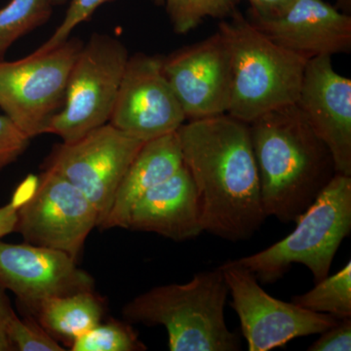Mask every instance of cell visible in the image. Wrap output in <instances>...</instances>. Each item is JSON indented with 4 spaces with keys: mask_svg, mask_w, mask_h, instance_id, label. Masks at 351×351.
<instances>
[{
    "mask_svg": "<svg viewBox=\"0 0 351 351\" xmlns=\"http://www.w3.org/2000/svg\"><path fill=\"white\" fill-rule=\"evenodd\" d=\"M20 203L19 197L15 195L8 204L0 207V239L15 232L17 210Z\"/></svg>",
    "mask_w": 351,
    "mask_h": 351,
    "instance_id": "obj_28",
    "label": "cell"
},
{
    "mask_svg": "<svg viewBox=\"0 0 351 351\" xmlns=\"http://www.w3.org/2000/svg\"><path fill=\"white\" fill-rule=\"evenodd\" d=\"M182 165L177 131L145 142L120 182L110 211L99 228L128 230L132 209L138 199L172 177Z\"/></svg>",
    "mask_w": 351,
    "mask_h": 351,
    "instance_id": "obj_17",
    "label": "cell"
},
{
    "mask_svg": "<svg viewBox=\"0 0 351 351\" xmlns=\"http://www.w3.org/2000/svg\"><path fill=\"white\" fill-rule=\"evenodd\" d=\"M311 290L294 295L295 306L316 313L329 314L338 320L351 318V263L339 271L315 283Z\"/></svg>",
    "mask_w": 351,
    "mask_h": 351,
    "instance_id": "obj_19",
    "label": "cell"
},
{
    "mask_svg": "<svg viewBox=\"0 0 351 351\" xmlns=\"http://www.w3.org/2000/svg\"><path fill=\"white\" fill-rule=\"evenodd\" d=\"M309 351H350L351 318L339 320L334 326L321 332L320 338L307 348Z\"/></svg>",
    "mask_w": 351,
    "mask_h": 351,
    "instance_id": "obj_26",
    "label": "cell"
},
{
    "mask_svg": "<svg viewBox=\"0 0 351 351\" xmlns=\"http://www.w3.org/2000/svg\"><path fill=\"white\" fill-rule=\"evenodd\" d=\"M223 270L198 272L189 282L156 286L122 308L127 322L163 326L171 351H237L241 341L225 319Z\"/></svg>",
    "mask_w": 351,
    "mask_h": 351,
    "instance_id": "obj_3",
    "label": "cell"
},
{
    "mask_svg": "<svg viewBox=\"0 0 351 351\" xmlns=\"http://www.w3.org/2000/svg\"><path fill=\"white\" fill-rule=\"evenodd\" d=\"M99 223L100 215L80 189L43 170L32 193L18 207L15 232L25 243L56 249L77 261Z\"/></svg>",
    "mask_w": 351,
    "mask_h": 351,
    "instance_id": "obj_9",
    "label": "cell"
},
{
    "mask_svg": "<svg viewBox=\"0 0 351 351\" xmlns=\"http://www.w3.org/2000/svg\"><path fill=\"white\" fill-rule=\"evenodd\" d=\"M250 9L248 12L258 16H270L292 3L294 0H248Z\"/></svg>",
    "mask_w": 351,
    "mask_h": 351,
    "instance_id": "obj_29",
    "label": "cell"
},
{
    "mask_svg": "<svg viewBox=\"0 0 351 351\" xmlns=\"http://www.w3.org/2000/svg\"><path fill=\"white\" fill-rule=\"evenodd\" d=\"M247 19L270 40L307 60L351 51V15L324 0H294L270 16Z\"/></svg>",
    "mask_w": 351,
    "mask_h": 351,
    "instance_id": "obj_15",
    "label": "cell"
},
{
    "mask_svg": "<svg viewBox=\"0 0 351 351\" xmlns=\"http://www.w3.org/2000/svg\"><path fill=\"white\" fill-rule=\"evenodd\" d=\"M295 223L293 232L269 248L228 262L250 270L263 283L276 282L294 263L311 270L315 283L326 278L351 232V176L335 175Z\"/></svg>",
    "mask_w": 351,
    "mask_h": 351,
    "instance_id": "obj_5",
    "label": "cell"
},
{
    "mask_svg": "<svg viewBox=\"0 0 351 351\" xmlns=\"http://www.w3.org/2000/svg\"><path fill=\"white\" fill-rule=\"evenodd\" d=\"M249 126L265 216L295 223L337 174L332 154L295 104Z\"/></svg>",
    "mask_w": 351,
    "mask_h": 351,
    "instance_id": "obj_2",
    "label": "cell"
},
{
    "mask_svg": "<svg viewBox=\"0 0 351 351\" xmlns=\"http://www.w3.org/2000/svg\"><path fill=\"white\" fill-rule=\"evenodd\" d=\"M163 57H129L108 123L142 142L173 133L186 121L165 77Z\"/></svg>",
    "mask_w": 351,
    "mask_h": 351,
    "instance_id": "obj_11",
    "label": "cell"
},
{
    "mask_svg": "<svg viewBox=\"0 0 351 351\" xmlns=\"http://www.w3.org/2000/svg\"><path fill=\"white\" fill-rule=\"evenodd\" d=\"M128 230L156 233L177 242L203 232L197 191L186 166L138 199L132 209Z\"/></svg>",
    "mask_w": 351,
    "mask_h": 351,
    "instance_id": "obj_16",
    "label": "cell"
},
{
    "mask_svg": "<svg viewBox=\"0 0 351 351\" xmlns=\"http://www.w3.org/2000/svg\"><path fill=\"white\" fill-rule=\"evenodd\" d=\"M53 3L54 4H59V3H63V2L66 1V0H52Z\"/></svg>",
    "mask_w": 351,
    "mask_h": 351,
    "instance_id": "obj_31",
    "label": "cell"
},
{
    "mask_svg": "<svg viewBox=\"0 0 351 351\" xmlns=\"http://www.w3.org/2000/svg\"><path fill=\"white\" fill-rule=\"evenodd\" d=\"M144 144L107 123L75 142L55 145L43 167L68 180L84 193L100 215V226L120 182Z\"/></svg>",
    "mask_w": 351,
    "mask_h": 351,
    "instance_id": "obj_8",
    "label": "cell"
},
{
    "mask_svg": "<svg viewBox=\"0 0 351 351\" xmlns=\"http://www.w3.org/2000/svg\"><path fill=\"white\" fill-rule=\"evenodd\" d=\"M105 313L103 301L94 291L53 298L43 302L34 314L55 339L73 343L101 323Z\"/></svg>",
    "mask_w": 351,
    "mask_h": 351,
    "instance_id": "obj_18",
    "label": "cell"
},
{
    "mask_svg": "<svg viewBox=\"0 0 351 351\" xmlns=\"http://www.w3.org/2000/svg\"><path fill=\"white\" fill-rule=\"evenodd\" d=\"M53 5L52 0H10L0 8V62L14 43L50 19Z\"/></svg>",
    "mask_w": 351,
    "mask_h": 351,
    "instance_id": "obj_20",
    "label": "cell"
},
{
    "mask_svg": "<svg viewBox=\"0 0 351 351\" xmlns=\"http://www.w3.org/2000/svg\"><path fill=\"white\" fill-rule=\"evenodd\" d=\"M177 135L197 191L203 232L232 242L251 239L267 217L249 124L218 115L184 122Z\"/></svg>",
    "mask_w": 351,
    "mask_h": 351,
    "instance_id": "obj_1",
    "label": "cell"
},
{
    "mask_svg": "<svg viewBox=\"0 0 351 351\" xmlns=\"http://www.w3.org/2000/svg\"><path fill=\"white\" fill-rule=\"evenodd\" d=\"M0 285L34 313L47 300L94 291L95 280L64 252L0 241Z\"/></svg>",
    "mask_w": 351,
    "mask_h": 351,
    "instance_id": "obj_13",
    "label": "cell"
},
{
    "mask_svg": "<svg viewBox=\"0 0 351 351\" xmlns=\"http://www.w3.org/2000/svg\"><path fill=\"white\" fill-rule=\"evenodd\" d=\"M29 141L5 114L0 115V170L15 162L27 151Z\"/></svg>",
    "mask_w": 351,
    "mask_h": 351,
    "instance_id": "obj_25",
    "label": "cell"
},
{
    "mask_svg": "<svg viewBox=\"0 0 351 351\" xmlns=\"http://www.w3.org/2000/svg\"><path fill=\"white\" fill-rule=\"evenodd\" d=\"M5 291L0 285V351H12V346L7 336V329L15 311L11 306Z\"/></svg>",
    "mask_w": 351,
    "mask_h": 351,
    "instance_id": "obj_27",
    "label": "cell"
},
{
    "mask_svg": "<svg viewBox=\"0 0 351 351\" xmlns=\"http://www.w3.org/2000/svg\"><path fill=\"white\" fill-rule=\"evenodd\" d=\"M83 43L69 38L46 52L0 62V108L29 138L46 134L63 108L69 73Z\"/></svg>",
    "mask_w": 351,
    "mask_h": 351,
    "instance_id": "obj_7",
    "label": "cell"
},
{
    "mask_svg": "<svg viewBox=\"0 0 351 351\" xmlns=\"http://www.w3.org/2000/svg\"><path fill=\"white\" fill-rule=\"evenodd\" d=\"M219 269L250 351L282 348L293 339L321 334L339 322L329 314L313 313L271 297L250 270L228 262Z\"/></svg>",
    "mask_w": 351,
    "mask_h": 351,
    "instance_id": "obj_10",
    "label": "cell"
},
{
    "mask_svg": "<svg viewBox=\"0 0 351 351\" xmlns=\"http://www.w3.org/2000/svg\"><path fill=\"white\" fill-rule=\"evenodd\" d=\"M219 32L232 56L228 114L250 124L265 113L297 103L306 58L270 40L239 9L219 22Z\"/></svg>",
    "mask_w": 351,
    "mask_h": 351,
    "instance_id": "obj_4",
    "label": "cell"
},
{
    "mask_svg": "<svg viewBox=\"0 0 351 351\" xmlns=\"http://www.w3.org/2000/svg\"><path fill=\"white\" fill-rule=\"evenodd\" d=\"M108 1L112 0H71L63 22L53 32L49 39L36 50V52H46L68 40L71 32L78 25L89 19L99 7Z\"/></svg>",
    "mask_w": 351,
    "mask_h": 351,
    "instance_id": "obj_24",
    "label": "cell"
},
{
    "mask_svg": "<svg viewBox=\"0 0 351 351\" xmlns=\"http://www.w3.org/2000/svg\"><path fill=\"white\" fill-rule=\"evenodd\" d=\"M295 105L331 152L337 174L351 176V80L335 71L332 56L307 60Z\"/></svg>",
    "mask_w": 351,
    "mask_h": 351,
    "instance_id": "obj_14",
    "label": "cell"
},
{
    "mask_svg": "<svg viewBox=\"0 0 351 351\" xmlns=\"http://www.w3.org/2000/svg\"><path fill=\"white\" fill-rule=\"evenodd\" d=\"M147 346L141 343L135 330L115 319L99 323L71 343L73 351H141Z\"/></svg>",
    "mask_w": 351,
    "mask_h": 351,
    "instance_id": "obj_22",
    "label": "cell"
},
{
    "mask_svg": "<svg viewBox=\"0 0 351 351\" xmlns=\"http://www.w3.org/2000/svg\"><path fill=\"white\" fill-rule=\"evenodd\" d=\"M162 69L188 121L228 113L232 56L221 32L163 57Z\"/></svg>",
    "mask_w": 351,
    "mask_h": 351,
    "instance_id": "obj_12",
    "label": "cell"
},
{
    "mask_svg": "<svg viewBox=\"0 0 351 351\" xmlns=\"http://www.w3.org/2000/svg\"><path fill=\"white\" fill-rule=\"evenodd\" d=\"M239 0H154L169 16L176 34H186L206 18L226 19L237 10Z\"/></svg>",
    "mask_w": 351,
    "mask_h": 351,
    "instance_id": "obj_21",
    "label": "cell"
},
{
    "mask_svg": "<svg viewBox=\"0 0 351 351\" xmlns=\"http://www.w3.org/2000/svg\"><path fill=\"white\" fill-rule=\"evenodd\" d=\"M129 57L119 39L94 34L76 57L63 108L46 134L73 143L108 123Z\"/></svg>",
    "mask_w": 351,
    "mask_h": 351,
    "instance_id": "obj_6",
    "label": "cell"
},
{
    "mask_svg": "<svg viewBox=\"0 0 351 351\" xmlns=\"http://www.w3.org/2000/svg\"><path fill=\"white\" fill-rule=\"evenodd\" d=\"M336 7L341 12L351 15V0H336Z\"/></svg>",
    "mask_w": 351,
    "mask_h": 351,
    "instance_id": "obj_30",
    "label": "cell"
},
{
    "mask_svg": "<svg viewBox=\"0 0 351 351\" xmlns=\"http://www.w3.org/2000/svg\"><path fill=\"white\" fill-rule=\"evenodd\" d=\"M13 350L19 351H64L54 337L32 317L20 318L14 314L7 329Z\"/></svg>",
    "mask_w": 351,
    "mask_h": 351,
    "instance_id": "obj_23",
    "label": "cell"
}]
</instances>
